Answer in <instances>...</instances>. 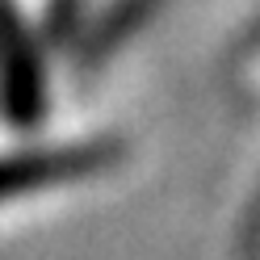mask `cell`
Masks as SVG:
<instances>
[{"label":"cell","mask_w":260,"mask_h":260,"mask_svg":"<svg viewBox=\"0 0 260 260\" xmlns=\"http://www.w3.org/2000/svg\"><path fill=\"white\" fill-rule=\"evenodd\" d=\"M118 155L113 143H68V147H29L0 155V202L92 176Z\"/></svg>","instance_id":"6da1fadb"}]
</instances>
